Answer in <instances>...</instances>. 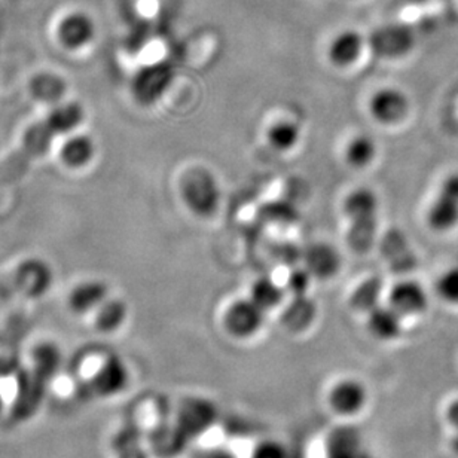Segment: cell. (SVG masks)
I'll use <instances>...</instances> for the list:
<instances>
[{
    "label": "cell",
    "instance_id": "obj_1",
    "mask_svg": "<svg viewBox=\"0 0 458 458\" xmlns=\"http://www.w3.org/2000/svg\"><path fill=\"white\" fill-rule=\"evenodd\" d=\"M343 212L348 221V246L356 253H368L378 233V197L369 188H357L344 199Z\"/></svg>",
    "mask_w": 458,
    "mask_h": 458
},
{
    "label": "cell",
    "instance_id": "obj_2",
    "mask_svg": "<svg viewBox=\"0 0 458 458\" xmlns=\"http://www.w3.org/2000/svg\"><path fill=\"white\" fill-rule=\"evenodd\" d=\"M182 199L186 208L199 217H210L221 204V188L216 177L204 167H192L183 174Z\"/></svg>",
    "mask_w": 458,
    "mask_h": 458
},
{
    "label": "cell",
    "instance_id": "obj_3",
    "mask_svg": "<svg viewBox=\"0 0 458 458\" xmlns=\"http://www.w3.org/2000/svg\"><path fill=\"white\" fill-rule=\"evenodd\" d=\"M428 228L437 233H450L458 226V172L450 173L426 213Z\"/></svg>",
    "mask_w": 458,
    "mask_h": 458
},
{
    "label": "cell",
    "instance_id": "obj_4",
    "mask_svg": "<svg viewBox=\"0 0 458 458\" xmlns=\"http://www.w3.org/2000/svg\"><path fill=\"white\" fill-rule=\"evenodd\" d=\"M414 31L403 24L379 27L370 36V47L377 55L384 58L405 57L414 48Z\"/></svg>",
    "mask_w": 458,
    "mask_h": 458
},
{
    "label": "cell",
    "instance_id": "obj_5",
    "mask_svg": "<svg viewBox=\"0 0 458 458\" xmlns=\"http://www.w3.org/2000/svg\"><path fill=\"white\" fill-rule=\"evenodd\" d=\"M368 107L377 123L394 125L403 121L410 112V98L402 89L386 87L372 94Z\"/></svg>",
    "mask_w": 458,
    "mask_h": 458
},
{
    "label": "cell",
    "instance_id": "obj_6",
    "mask_svg": "<svg viewBox=\"0 0 458 458\" xmlns=\"http://www.w3.org/2000/svg\"><path fill=\"white\" fill-rule=\"evenodd\" d=\"M265 311L253 301L238 300L229 305L224 323L226 331L237 338H249L259 331L264 323Z\"/></svg>",
    "mask_w": 458,
    "mask_h": 458
},
{
    "label": "cell",
    "instance_id": "obj_7",
    "mask_svg": "<svg viewBox=\"0 0 458 458\" xmlns=\"http://www.w3.org/2000/svg\"><path fill=\"white\" fill-rule=\"evenodd\" d=\"M388 305H392L401 316H419L428 307V295L420 283L403 280L393 286L388 295Z\"/></svg>",
    "mask_w": 458,
    "mask_h": 458
},
{
    "label": "cell",
    "instance_id": "obj_8",
    "mask_svg": "<svg viewBox=\"0 0 458 458\" xmlns=\"http://www.w3.org/2000/svg\"><path fill=\"white\" fill-rule=\"evenodd\" d=\"M305 269L318 280L336 276L341 268L340 251L329 242H314L302 253Z\"/></svg>",
    "mask_w": 458,
    "mask_h": 458
},
{
    "label": "cell",
    "instance_id": "obj_9",
    "mask_svg": "<svg viewBox=\"0 0 458 458\" xmlns=\"http://www.w3.org/2000/svg\"><path fill=\"white\" fill-rule=\"evenodd\" d=\"M216 408L206 399H191L182 406L177 424L188 437H199L208 432L216 421Z\"/></svg>",
    "mask_w": 458,
    "mask_h": 458
},
{
    "label": "cell",
    "instance_id": "obj_10",
    "mask_svg": "<svg viewBox=\"0 0 458 458\" xmlns=\"http://www.w3.org/2000/svg\"><path fill=\"white\" fill-rule=\"evenodd\" d=\"M368 393L359 381L345 379L332 388L329 402L335 412L341 415H354L365 408Z\"/></svg>",
    "mask_w": 458,
    "mask_h": 458
},
{
    "label": "cell",
    "instance_id": "obj_11",
    "mask_svg": "<svg viewBox=\"0 0 458 458\" xmlns=\"http://www.w3.org/2000/svg\"><path fill=\"white\" fill-rule=\"evenodd\" d=\"M363 53V36L356 30H344L329 45V60L336 67L354 64Z\"/></svg>",
    "mask_w": 458,
    "mask_h": 458
},
{
    "label": "cell",
    "instance_id": "obj_12",
    "mask_svg": "<svg viewBox=\"0 0 458 458\" xmlns=\"http://www.w3.org/2000/svg\"><path fill=\"white\" fill-rule=\"evenodd\" d=\"M381 255L394 271H406L414 267V255L405 235L399 229H390L381 240Z\"/></svg>",
    "mask_w": 458,
    "mask_h": 458
},
{
    "label": "cell",
    "instance_id": "obj_13",
    "mask_svg": "<svg viewBox=\"0 0 458 458\" xmlns=\"http://www.w3.org/2000/svg\"><path fill=\"white\" fill-rule=\"evenodd\" d=\"M402 318L392 305L383 307L378 305L368 316V329L370 335L379 341H393L399 338L402 332Z\"/></svg>",
    "mask_w": 458,
    "mask_h": 458
},
{
    "label": "cell",
    "instance_id": "obj_14",
    "mask_svg": "<svg viewBox=\"0 0 458 458\" xmlns=\"http://www.w3.org/2000/svg\"><path fill=\"white\" fill-rule=\"evenodd\" d=\"M316 318V304L307 295L292 296L283 313V323L287 329L302 332L311 327Z\"/></svg>",
    "mask_w": 458,
    "mask_h": 458
},
{
    "label": "cell",
    "instance_id": "obj_15",
    "mask_svg": "<svg viewBox=\"0 0 458 458\" xmlns=\"http://www.w3.org/2000/svg\"><path fill=\"white\" fill-rule=\"evenodd\" d=\"M348 165L354 168H363L369 165L377 157V143L368 134H359L348 141L344 152Z\"/></svg>",
    "mask_w": 458,
    "mask_h": 458
},
{
    "label": "cell",
    "instance_id": "obj_16",
    "mask_svg": "<svg viewBox=\"0 0 458 458\" xmlns=\"http://www.w3.org/2000/svg\"><path fill=\"white\" fill-rule=\"evenodd\" d=\"M267 139L271 148L280 152H286L295 148L301 139V128L292 119H280L268 128Z\"/></svg>",
    "mask_w": 458,
    "mask_h": 458
},
{
    "label": "cell",
    "instance_id": "obj_17",
    "mask_svg": "<svg viewBox=\"0 0 458 458\" xmlns=\"http://www.w3.org/2000/svg\"><path fill=\"white\" fill-rule=\"evenodd\" d=\"M383 293V280L379 277L366 278L365 282H361L356 287V291L352 293V309L357 311L369 314L372 310L377 309Z\"/></svg>",
    "mask_w": 458,
    "mask_h": 458
},
{
    "label": "cell",
    "instance_id": "obj_18",
    "mask_svg": "<svg viewBox=\"0 0 458 458\" xmlns=\"http://www.w3.org/2000/svg\"><path fill=\"white\" fill-rule=\"evenodd\" d=\"M60 36L72 47L85 44L93 36V22L84 13H72L66 20H63Z\"/></svg>",
    "mask_w": 458,
    "mask_h": 458
},
{
    "label": "cell",
    "instance_id": "obj_19",
    "mask_svg": "<svg viewBox=\"0 0 458 458\" xmlns=\"http://www.w3.org/2000/svg\"><path fill=\"white\" fill-rule=\"evenodd\" d=\"M250 300L264 311L276 309L284 300V289L273 278L260 277L251 284Z\"/></svg>",
    "mask_w": 458,
    "mask_h": 458
},
{
    "label": "cell",
    "instance_id": "obj_20",
    "mask_svg": "<svg viewBox=\"0 0 458 458\" xmlns=\"http://www.w3.org/2000/svg\"><path fill=\"white\" fill-rule=\"evenodd\" d=\"M127 383V369L121 361L109 360L100 366L96 378V386L102 394H114L119 392Z\"/></svg>",
    "mask_w": 458,
    "mask_h": 458
},
{
    "label": "cell",
    "instance_id": "obj_21",
    "mask_svg": "<svg viewBox=\"0 0 458 458\" xmlns=\"http://www.w3.org/2000/svg\"><path fill=\"white\" fill-rule=\"evenodd\" d=\"M329 458H359V437L352 428H340L327 444Z\"/></svg>",
    "mask_w": 458,
    "mask_h": 458
},
{
    "label": "cell",
    "instance_id": "obj_22",
    "mask_svg": "<svg viewBox=\"0 0 458 458\" xmlns=\"http://www.w3.org/2000/svg\"><path fill=\"white\" fill-rule=\"evenodd\" d=\"M172 80V73L164 66H157L146 72L141 78V94L146 100H154L167 89Z\"/></svg>",
    "mask_w": 458,
    "mask_h": 458
},
{
    "label": "cell",
    "instance_id": "obj_23",
    "mask_svg": "<svg viewBox=\"0 0 458 458\" xmlns=\"http://www.w3.org/2000/svg\"><path fill=\"white\" fill-rule=\"evenodd\" d=\"M190 441V437L183 432V428L177 424L176 428H165L163 432L158 433V439L155 441V445L158 448L159 453H165L168 455H174L185 448L186 444Z\"/></svg>",
    "mask_w": 458,
    "mask_h": 458
},
{
    "label": "cell",
    "instance_id": "obj_24",
    "mask_svg": "<svg viewBox=\"0 0 458 458\" xmlns=\"http://www.w3.org/2000/svg\"><path fill=\"white\" fill-rule=\"evenodd\" d=\"M437 291L442 300L451 305H458V267L450 268L437 280Z\"/></svg>",
    "mask_w": 458,
    "mask_h": 458
},
{
    "label": "cell",
    "instance_id": "obj_25",
    "mask_svg": "<svg viewBox=\"0 0 458 458\" xmlns=\"http://www.w3.org/2000/svg\"><path fill=\"white\" fill-rule=\"evenodd\" d=\"M262 216H265L267 221L276 222V224H292L298 219V213L289 204L271 203L265 206Z\"/></svg>",
    "mask_w": 458,
    "mask_h": 458
},
{
    "label": "cell",
    "instance_id": "obj_26",
    "mask_svg": "<svg viewBox=\"0 0 458 458\" xmlns=\"http://www.w3.org/2000/svg\"><path fill=\"white\" fill-rule=\"evenodd\" d=\"M311 274L305 268H293L287 277V291L291 292L292 296L307 295L310 282H311Z\"/></svg>",
    "mask_w": 458,
    "mask_h": 458
},
{
    "label": "cell",
    "instance_id": "obj_27",
    "mask_svg": "<svg viewBox=\"0 0 458 458\" xmlns=\"http://www.w3.org/2000/svg\"><path fill=\"white\" fill-rule=\"evenodd\" d=\"M253 458H287V453L278 442H262L253 451Z\"/></svg>",
    "mask_w": 458,
    "mask_h": 458
},
{
    "label": "cell",
    "instance_id": "obj_28",
    "mask_svg": "<svg viewBox=\"0 0 458 458\" xmlns=\"http://www.w3.org/2000/svg\"><path fill=\"white\" fill-rule=\"evenodd\" d=\"M274 256L286 265H293L301 258L300 250L293 244H280L276 247Z\"/></svg>",
    "mask_w": 458,
    "mask_h": 458
},
{
    "label": "cell",
    "instance_id": "obj_29",
    "mask_svg": "<svg viewBox=\"0 0 458 458\" xmlns=\"http://www.w3.org/2000/svg\"><path fill=\"white\" fill-rule=\"evenodd\" d=\"M446 415H448L450 423L458 430V399L451 403L450 408L446 411Z\"/></svg>",
    "mask_w": 458,
    "mask_h": 458
},
{
    "label": "cell",
    "instance_id": "obj_30",
    "mask_svg": "<svg viewBox=\"0 0 458 458\" xmlns=\"http://www.w3.org/2000/svg\"><path fill=\"white\" fill-rule=\"evenodd\" d=\"M451 445H453V450H454L455 454L458 455V430L457 435L453 437V442H451Z\"/></svg>",
    "mask_w": 458,
    "mask_h": 458
},
{
    "label": "cell",
    "instance_id": "obj_31",
    "mask_svg": "<svg viewBox=\"0 0 458 458\" xmlns=\"http://www.w3.org/2000/svg\"><path fill=\"white\" fill-rule=\"evenodd\" d=\"M210 458H233V455L226 454V453H213Z\"/></svg>",
    "mask_w": 458,
    "mask_h": 458
}]
</instances>
